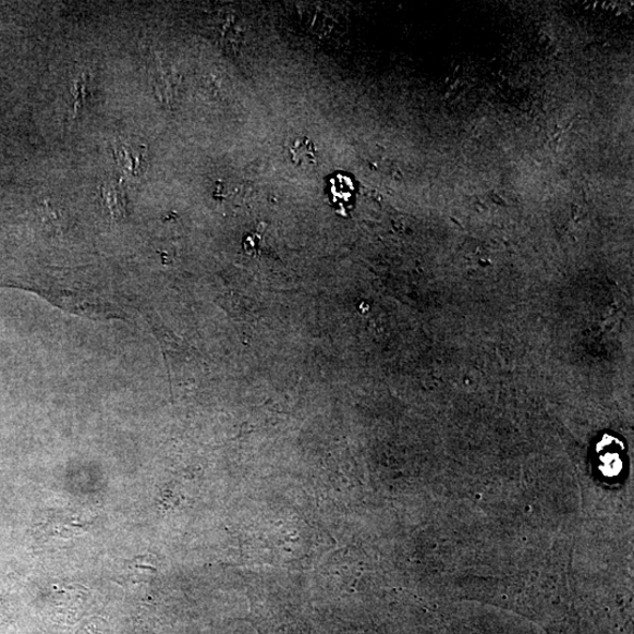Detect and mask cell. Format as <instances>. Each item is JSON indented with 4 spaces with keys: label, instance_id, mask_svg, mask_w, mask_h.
Listing matches in <instances>:
<instances>
[{
    "label": "cell",
    "instance_id": "1",
    "mask_svg": "<svg viewBox=\"0 0 634 634\" xmlns=\"http://www.w3.org/2000/svg\"><path fill=\"white\" fill-rule=\"evenodd\" d=\"M292 161L300 168H310L316 163V149L306 137L296 138L290 146Z\"/></svg>",
    "mask_w": 634,
    "mask_h": 634
}]
</instances>
